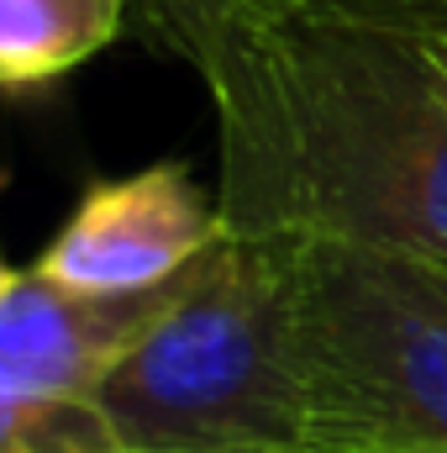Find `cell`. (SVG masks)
I'll use <instances>...</instances> for the list:
<instances>
[{
  "label": "cell",
  "mask_w": 447,
  "mask_h": 453,
  "mask_svg": "<svg viewBox=\"0 0 447 453\" xmlns=\"http://www.w3.org/2000/svg\"><path fill=\"white\" fill-rule=\"evenodd\" d=\"M121 453H327L306 374L290 237H231L190 269L90 390Z\"/></svg>",
  "instance_id": "7a4b0ae2"
},
{
  "label": "cell",
  "mask_w": 447,
  "mask_h": 453,
  "mask_svg": "<svg viewBox=\"0 0 447 453\" xmlns=\"http://www.w3.org/2000/svg\"><path fill=\"white\" fill-rule=\"evenodd\" d=\"M0 453H116L90 401H21L0 390Z\"/></svg>",
  "instance_id": "ba28073f"
},
{
  "label": "cell",
  "mask_w": 447,
  "mask_h": 453,
  "mask_svg": "<svg viewBox=\"0 0 447 453\" xmlns=\"http://www.w3.org/2000/svg\"><path fill=\"white\" fill-rule=\"evenodd\" d=\"M222 237L216 196H206L190 169L153 164L142 174L90 185L74 217L42 248L37 269L69 290L132 296L190 274Z\"/></svg>",
  "instance_id": "277c9868"
},
{
  "label": "cell",
  "mask_w": 447,
  "mask_h": 453,
  "mask_svg": "<svg viewBox=\"0 0 447 453\" xmlns=\"http://www.w3.org/2000/svg\"><path fill=\"white\" fill-rule=\"evenodd\" d=\"M231 237L447 264V11L300 5L195 64Z\"/></svg>",
  "instance_id": "6da1fadb"
},
{
  "label": "cell",
  "mask_w": 447,
  "mask_h": 453,
  "mask_svg": "<svg viewBox=\"0 0 447 453\" xmlns=\"http://www.w3.org/2000/svg\"><path fill=\"white\" fill-rule=\"evenodd\" d=\"M443 269H447V264H443Z\"/></svg>",
  "instance_id": "8fae6325"
},
{
  "label": "cell",
  "mask_w": 447,
  "mask_h": 453,
  "mask_svg": "<svg viewBox=\"0 0 447 453\" xmlns=\"http://www.w3.org/2000/svg\"><path fill=\"white\" fill-rule=\"evenodd\" d=\"M190 274L132 290L90 296L48 280L37 264L0 290V390L21 401H90L101 374L153 327Z\"/></svg>",
  "instance_id": "5b68a950"
},
{
  "label": "cell",
  "mask_w": 447,
  "mask_h": 453,
  "mask_svg": "<svg viewBox=\"0 0 447 453\" xmlns=\"http://www.w3.org/2000/svg\"><path fill=\"white\" fill-rule=\"evenodd\" d=\"M148 453H253V449H148Z\"/></svg>",
  "instance_id": "9c48e42d"
},
{
  "label": "cell",
  "mask_w": 447,
  "mask_h": 453,
  "mask_svg": "<svg viewBox=\"0 0 447 453\" xmlns=\"http://www.w3.org/2000/svg\"><path fill=\"white\" fill-rule=\"evenodd\" d=\"M132 0H0V90L69 74L116 37Z\"/></svg>",
  "instance_id": "8992f818"
},
{
  "label": "cell",
  "mask_w": 447,
  "mask_h": 453,
  "mask_svg": "<svg viewBox=\"0 0 447 453\" xmlns=\"http://www.w3.org/2000/svg\"><path fill=\"white\" fill-rule=\"evenodd\" d=\"M153 32V42L190 69L222 42L226 32L300 11V5H395V11H447V0H132Z\"/></svg>",
  "instance_id": "52a82bcc"
},
{
  "label": "cell",
  "mask_w": 447,
  "mask_h": 453,
  "mask_svg": "<svg viewBox=\"0 0 447 453\" xmlns=\"http://www.w3.org/2000/svg\"><path fill=\"white\" fill-rule=\"evenodd\" d=\"M11 274H16V269H5V258H0V290L11 285Z\"/></svg>",
  "instance_id": "30bf717a"
},
{
  "label": "cell",
  "mask_w": 447,
  "mask_h": 453,
  "mask_svg": "<svg viewBox=\"0 0 447 453\" xmlns=\"http://www.w3.org/2000/svg\"><path fill=\"white\" fill-rule=\"evenodd\" d=\"M295 248V311L327 453H447V269Z\"/></svg>",
  "instance_id": "3957f363"
}]
</instances>
